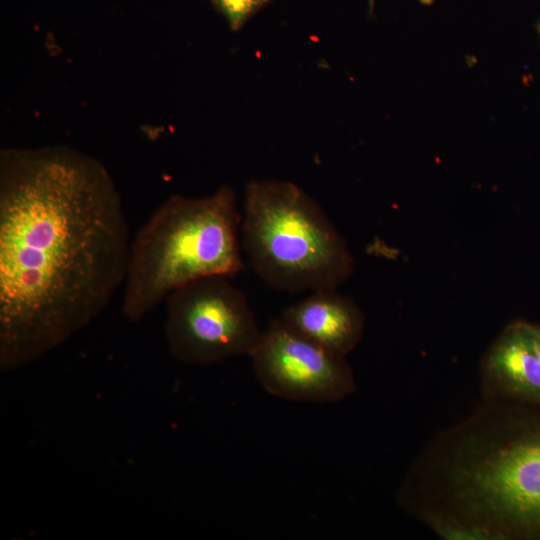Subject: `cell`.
<instances>
[{"label":"cell","instance_id":"obj_1","mask_svg":"<svg viewBox=\"0 0 540 540\" xmlns=\"http://www.w3.org/2000/svg\"><path fill=\"white\" fill-rule=\"evenodd\" d=\"M131 239L95 158L68 147L0 156V370L33 363L86 327L123 287Z\"/></svg>","mask_w":540,"mask_h":540},{"label":"cell","instance_id":"obj_2","mask_svg":"<svg viewBox=\"0 0 540 540\" xmlns=\"http://www.w3.org/2000/svg\"><path fill=\"white\" fill-rule=\"evenodd\" d=\"M241 221L235 192L227 185L204 197L165 200L131 239L123 316L139 322L193 280L242 272Z\"/></svg>","mask_w":540,"mask_h":540},{"label":"cell","instance_id":"obj_3","mask_svg":"<svg viewBox=\"0 0 540 540\" xmlns=\"http://www.w3.org/2000/svg\"><path fill=\"white\" fill-rule=\"evenodd\" d=\"M241 245L253 272L279 291L337 289L353 269L347 244L328 215L289 181L247 184Z\"/></svg>","mask_w":540,"mask_h":540},{"label":"cell","instance_id":"obj_4","mask_svg":"<svg viewBox=\"0 0 540 540\" xmlns=\"http://www.w3.org/2000/svg\"><path fill=\"white\" fill-rule=\"evenodd\" d=\"M164 302L165 339L169 353L180 362L209 366L249 356L261 337L246 295L230 277L193 280Z\"/></svg>","mask_w":540,"mask_h":540},{"label":"cell","instance_id":"obj_5","mask_svg":"<svg viewBox=\"0 0 540 540\" xmlns=\"http://www.w3.org/2000/svg\"><path fill=\"white\" fill-rule=\"evenodd\" d=\"M249 357L260 385L279 398L327 403L352 387L344 357L297 334L279 318L262 331Z\"/></svg>","mask_w":540,"mask_h":540},{"label":"cell","instance_id":"obj_6","mask_svg":"<svg viewBox=\"0 0 540 540\" xmlns=\"http://www.w3.org/2000/svg\"><path fill=\"white\" fill-rule=\"evenodd\" d=\"M465 488L491 514L540 527V435L512 443L464 472Z\"/></svg>","mask_w":540,"mask_h":540},{"label":"cell","instance_id":"obj_7","mask_svg":"<svg viewBox=\"0 0 540 540\" xmlns=\"http://www.w3.org/2000/svg\"><path fill=\"white\" fill-rule=\"evenodd\" d=\"M278 318L297 334L341 357L357 343L363 327L357 305L337 289L310 292Z\"/></svg>","mask_w":540,"mask_h":540},{"label":"cell","instance_id":"obj_8","mask_svg":"<svg viewBox=\"0 0 540 540\" xmlns=\"http://www.w3.org/2000/svg\"><path fill=\"white\" fill-rule=\"evenodd\" d=\"M488 367L512 390L540 400V359L526 323L511 326L494 344Z\"/></svg>","mask_w":540,"mask_h":540},{"label":"cell","instance_id":"obj_9","mask_svg":"<svg viewBox=\"0 0 540 540\" xmlns=\"http://www.w3.org/2000/svg\"><path fill=\"white\" fill-rule=\"evenodd\" d=\"M437 533L448 540H491L501 537L496 532L477 526H462L455 523L437 521L434 524Z\"/></svg>","mask_w":540,"mask_h":540},{"label":"cell","instance_id":"obj_10","mask_svg":"<svg viewBox=\"0 0 540 540\" xmlns=\"http://www.w3.org/2000/svg\"><path fill=\"white\" fill-rule=\"evenodd\" d=\"M267 0H216L232 29H239Z\"/></svg>","mask_w":540,"mask_h":540},{"label":"cell","instance_id":"obj_11","mask_svg":"<svg viewBox=\"0 0 540 540\" xmlns=\"http://www.w3.org/2000/svg\"><path fill=\"white\" fill-rule=\"evenodd\" d=\"M536 353L540 359V326L527 324Z\"/></svg>","mask_w":540,"mask_h":540},{"label":"cell","instance_id":"obj_12","mask_svg":"<svg viewBox=\"0 0 540 540\" xmlns=\"http://www.w3.org/2000/svg\"><path fill=\"white\" fill-rule=\"evenodd\" d=\"M369 2H370V3H369V4H370V6L372 7V6H373V2H374V0H369Z\"/></svg>","mask_w":540,"mask_h":540},{"label":"cell","instance_id":"obj_13","mask_svg":"<svg viewBox=\"0 0 540 540\" xmlns=\"http://www.w3.org/2000/svg\"><path fill=\"white\" fill-rule=\"evenodd\" d=\"M539 31H540V24H539Z\"/></svg>","mask_w":540,"mask_h":540}]
</instances>
